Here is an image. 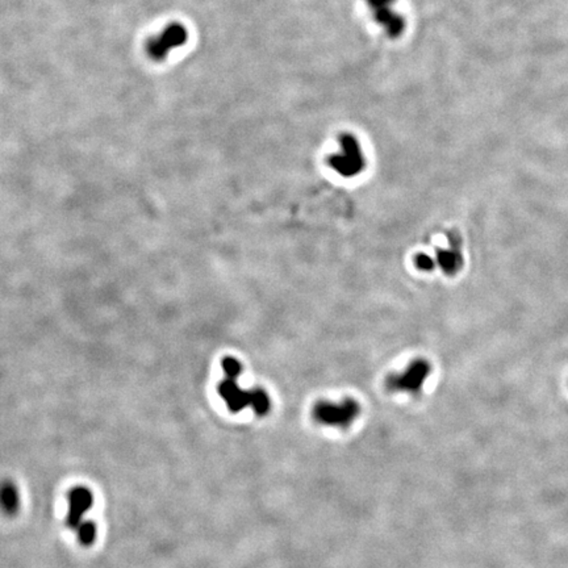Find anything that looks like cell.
<instances>
[{
    "label": "cell",
    "instance_id": "1",
    "mask_svg": "<svg viewBox=\"0 0 568 568\" xmlns=\"http://www.w3.org/2000/svg\"><path fill=\"white\" fill-rule=\"evenodd\" d=\"M221 366L224 369L225 378L217 387V392L225 401L228 409L232 413H238L245 408L250 406L258 416H266L271 409V401L265 390L254 388L245 391L237 384V379L243 372V366L234 357H225Z\"/></svg>",
    "mask_w": 568,
    "mask_h": 568
},
{
    "label": "cell",
    "instance_id": "2",
    "mask_svg": "<svg viewBox=\"0 0 568 568\" xmlns=\"http://www.w3.org/2000/svg\"><path fill=\"white\" fill-rule=\"evenodd\" d=\"M328 163L341 176L353 178L360 175L366 167L360 139L350 133L341 135L339 151L329 157Z\"/></svg>",
    "mask_w": 568,
    "mask_h": 568
},
{
    "label": "cell",
    "instance_id": "3",
    "mask_svg": "<svg viewBox=\"0 0 568 568\" xmlns=\"http://www.w3.org/2000/svg\"><path fill=\"white\" fill-rule=\"evenodd\" d=\"M312 413L318 424L348 428L360 416V406L354 399H345L341 403L321 400L314 406Z\"/></svg>",
    "mask_w": 568,
    "mask_h": 568
},
{
    "label": "cell",
    "instance_id": "4",
    "mask_svg": "<svg viewBox=\"0 0 568 568\" xmlns=\"http://www.w3.org/2000/svg\"><path fill=\"white\" fill-rule=\"evenodd\" d=\"M431 371L429 362L425 360H415L408 364L401 374L391 375L387 378L385 385L392 392H408L418 394L427 382Z\"/></svg>",
    "mask_w": 568,
    "mask_h": 568
},
{
    "label": "cell",
    "instance_id": "5",
    "mask_svg": "<svg viewBox=\"0 0 568 568\" xmlns=\"http://www.w3.org/2000/svg\"><path fill=\"white\" fill-rule=\"evenodd\" d=\"M375 22L390 37H399L404 32L406 20L396 10L397 0H366Z\"/></svg>",
    "mask_w": 568,
    "mask_h": 568
},
{
    "label": "cell",
    "instance_id": "6",
    "mask_svg": "<svg viewBox=\"0 0 568 568\" xmlns=\"http://www.w3.org/2000/svg\"><path fill=\"white\" fill-rule=\"evenodd\" d=\"M186 40V29L179 24H171L163 29L161 35L149 40L146 52L151 59L160 61L164 59L171 49L183 45Z\"/></svg>",
    "mask_w": 568,
    "mask_h": 568
},
{
    "label": "cell",
    "instance_id": "7",
    "mask_svg": "<svg viewBox=\"0 0 568 568\" xmlns=\"http://www.w3.org/2000/svg\"><path fill=\"white\" fill-rule=\"evenodd\" d=\"M461 237L458 233H449V247L436 249V265L441 267L446 275H456L463 267V254L461 250Z\"/></svg>",
    "mask_w": 568,
    "mask_h": 568
},
{
    "label": "cell",
    "instance_id": "8",
    "mask_svg": "<svg viewBox=\"0 0 568 568\" xmlns=\"http://www.w3.org/2000/svg\"><path fill=\"white\" fill-rule=\"evenodd\" d=\"M93 502V493L87 488H74L70 492L68 525L71 529H77L81 525L83 522V516L91 509Z\"/></svg>",
    "mask_w": 568,
    "mask_h": 568
},
{
    "label": "cell",
    "instance_id": "9",
    "mask_svg": "<svg viewBox=\"0 0 568 568\" xmlns=\"http://www.w3.org/2000/svg\"><path fill=\"white\" fill-rule=\"evenodd\" d=\"M19 492L11 482H3L0 484V509L6 514L12 516L19 510Z\"/></svg>",
    "mask_w": 568,
    "mask_h": 568
},
{
    "label": "cell",
    "instance_id": "10",
    "mask_svg": "<svg viewBox=\"0 0 568 568\" xmlns=\"http://www.w3.org/2000/svg\"><path fill=\"white\" fill-rule=\"evenodd\" d=\"M77 530H78V537H79L82 545H93L95 539H96V533H98L96 525L93 522L83 521L77 528Z\"/></svg>",
    "mask_w": 568,
    "mask_h": 568
},
{
    "label": "cell",
    "instance_id": "11",
    "mask_svg": "<svg viewBox=\"0 0 568 568\" xmlns=\"http://www.w3.org/2000/svg\"><path fill=\"white\" fill-rule=\"evenodd\" d=\"M415 265L417 267L418 270H421V271H425V273H429V271H433L434 268H436V261L428 254H424V253H420V254L416 255V258H415Z\"/></svg>",
    "mask_w": 568,
    "mask_h": 568
}]
</instances>
